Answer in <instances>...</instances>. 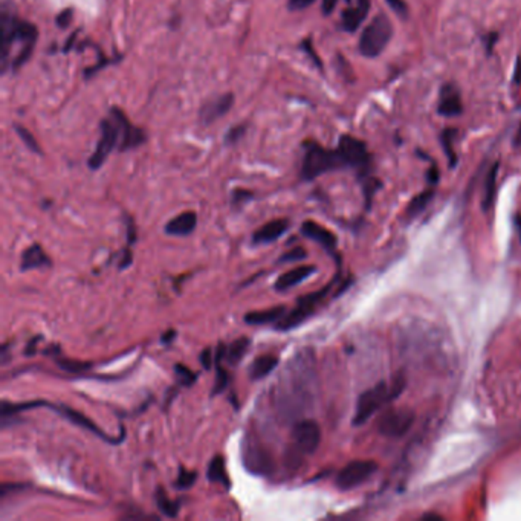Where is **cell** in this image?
I'll use <instances>...</instances> for the list:
<instances>
[{
  "instance_id": "cell-1",
  "label": "cell",
  "mask_w": 521,
  "mask_h": 521,
  "mask_svg": "<svg viewBox=\"0 0 521 521\" xmlns=\"http://www.w3.org/2000/svg\"><path fill=\"white\" fill-rule=\"evenodd\" d=\"M37 40V28L29 22L19 19L13 0H2L0 8V51H2V72L10 69L11 51L15 45H22V55L17 61V69L25 63L34 50Z\"/></svg>"
},
{
  "instance_id": "cell-2",
  "label": "cell",
  "mask_w": 521,
  "mask_h": 521,
  "mask_svg": "<svg viewBox=\"0 0 521 521\" xmlns=\"http://www.w3.org/2000/svg\"><path fill=\"white\" fill-rule=\"evenodd\" d=\"M404 388H405V379L399 376L395 379L393 386H388L387 382H379L376 387L365 390V392L361 393L360 397H358L353 425L358 427L367 422L382 405L401 395Z\"/></svg>"
},
{
  "instance_id": "cell-3",
  "label": "cell",
  "mask_w": 521,
  "mask_h": 521,
  "mask_svg": "<svg viewBox=\"0 0 521 521\" xmlns=\"http://www.w3.org/2000/svg\"><path fill=\"white\" fill-rule=\"evenodd\" d=\"M341 167L344 166L337 150H328L314 141L304 144V156L301 164V177L304 181H314L318 176Z\"/></svg>"
},
{
  "instance_id": "cell-4",
  "label": "cell",
  "mask_w": 521,
  "mask_h": 521,
  "mask_svg": "<svg viewBox=\"0 0 521 521\" xmlns=\"http://www.w3.org/2000/svg\"><path fill=\"white\" fill-rule=\"evenodd\" d=\"M393 36V25L386 14H378L367 27L364 28L360 38L361 55L373 59L386 50Z\"/></svg>"
},
{
  "instance_id": "cell-5",
  "label": "cell",
  "mask_w": 521,
  "mask_h": 521,
  "mask_svg": "<svg viewBox=\"0 0 521 521\" xmlns=\"http://www.w3.org/2000/svg\"><path fill=\"white\" fill-rule=\"evenodd\" d=\"M330 289H332V284H328V286H324L320 291L298 298L297 307L292 309L289 314L284 315L283 318L277 323L275 329L286 332V330H292V329L298 328L301 323H304L309 316L315 312V307L318 306L325 297H328Z\"/></svg>"
},
{
  "instance_id": "cell-6",
  "label": "cell",
  "mask_w": 521,
  "mask_h": 521,
  "mask_svg": "<svg viewBox=\"0 0 521 521\" xmlns=\"http://www.w3.org/2000/svg\"><path fill=\"white\" fill-rule=\"evenodd\" d=\"M100 140L96 142V147L92 153V156L89 158V168L98 170L103 167L105 159L109 158V154L113 152V149L119 145V126L117 119L112 115L109 118L103 119L100 126Z\"/></svg>"
},
{
  "instance_id": "cell-7",
  "label": "cell",
  "mask_w": 521,
  "mask_h": 521,
  "mask_svg": "<svg viewBox=\"0 0 521 521\" xmlns=\"http://www.w3.org/2000/svg\"><path fill=\"white\" fill-rule=\"evenodd\" d=\"M337 153L341 158V161H343L344 167H353V168L364 170L370 162L367 145L350 135H343L339 138Z\"/></svg>"
},
{
  "instance_id": "cell-8",
  "label": "cell",
  "mask_w": 521,
  "mask_h": 521,
  "mask_svg": "<svg viewBox=\"0 0 521 521\" xmlns=\"http://www.w3.org/2000/svg\"><path fill=\"white\" fill-rule=\"evenodd\" d=\"M376 463L373 460H353L338 472L335 483L339 490L347 491L360 486L370 478L376 471Z\"/></svg>"
},
{
  "instance_id": "cell-9",
  "label": "cell",
  "mask_w": 521,
  "mask_h": 521,
  "mask_svg": "<svg viewBox=\"0 0 521 521\" xmlns=\"http://www.w3.org/2000/svg\"><path fill=\"white\" fill-rule=\"evenodd\" d=\"M292 441L303 455L314 454L321 442V428L312 419L298 420L292 428Z\"/></svg>"
},
{
  "instance_id": "cell-10",
  "label": "cell",
  "mask_w": 521,
  "mask_h": 521,
  "mask_svg": "<svg viewBox=\"0 0 521 521\" xmlns=\"http://www.w3.org/2000/svg\"><path fill=\"white\" fill-rule=\"evenodd\" d=\"M414 422V414L411 410L399 409L386 413L379 419L378 430L382 436L387 437H402L411 428Z\"/></svg>"
},
{
  "instance_id": "cell-11",
  "label": "cell",
  "mask_w": 521,
  "mask_h": 521,
  "mask_svg": "<svg viewBox=\"0 0 521 521\" xmlns=\"http://www.w3.org/2000/svg\"><path fill=\"white\" fill-rule=\"evenodd\" d=\"M110 115L117 119V123L119 126V145L118 149L121 152H126L129 149H135L138 145H141L145 142V133L141 129L135 127L133 124H130V121L124 115L123 110L119 109H112Z\"/></svg>"
},
{
  "instance_id": "cell-12",
  "label": "cell",
  "mask_w": 521,
  "mask_h": 521,
  "mask_svg": "<svg viewBox=\"0 0 521 521\" xmlns=\"http://www.w3.org/2000/svg\"><path fill=\"white\" fill-rule=\"evenodd\" d=\"M46 406H50V409H52V410H55L59 414H61L63 418H66L69 422L74 423V425L89 431V433L95 434L96 437L103 439V441H105V442H109V443L119 442V441H115V439H112V437H109L108 434H105L104 431L98 425H96V423L94 420H91L87 416H85L83 413H80V411H77L74 409H71V406H66V405H52L50 402H47Z\"/></svg>"
},
{
  "instance_id": "cell-13",
  "label": "cell",
  "mask_w": 521,
  "mask_h": 521,
  "mask_svg": "<svg viewBox=\"0 0 521 521\" xmlns=\"http://www.w3.org/2000/svg\"><path fill=\"white\" fill-rule=\"evenodd\" d=\"M243 465L249 469L252 474H267L272 471L271 457L257 443H247L245 455H243Z\"/></svg>"
},
{
  "instance_id": "cell-14",
  "label": "cell",
  "mask_w": 521,
  "mask_h": 521,
  "mask_svg": "<svg viewBox=\"0 0 521 521\" xmlns=\"http://www.w3.org/2000/svg\"><path fill=\"white\" fill-rule=\"evenodd\" d=\"M233 105H234L233 94H225V95L217 96V98L214 100L207 101L200 109V121L207 126L214 123L216 119L225 117Z\"/></svg>"
},
{
  "instance_id": "cell-15",
  "label": "cell",
  "mask_w": 521,
  "mask_h": 521,
  "mask_svg": "<svg viewBox=\"0 0 521 521\" xmlns=\"http://www.w3.org/2000/svg\"><path fill=\"white\" fill-rule=\"evenodd\" d=\"M463 110L459 89L453 85H445L441 91V100L437 104V112L442 117L453 118L460 115Z\"/></svg>"
},
{
  "instance_id": "cell-16",
  "label": "cell",
  "mask_w": 521,
  "mask_h": 521,
  "mask_svg": "<svg viewBox=\"0 0 521 521\" xmlns=\"http://www.w3.org/2000/svg\"><path fill=\"white\" fill-rule=\"evenodd\" d=\"M301 234L306 235V237H309L316 243H320L323 248H325L330 252H333L337 248L335 234L329 231L328 228H324L323 225L316 223L314 221L303 222V225H301Z\"/></svg>"
},
{
  "instance_id": "cell-17",
  "label": "cell",
  "mask_w": 521,
  "mask_h": 521,
  "mask_svg": "<svg viewBox=\"0 0 521 521\" xmlns=\"http://www.w3.org/2000/svg\"><path fill=\"white\" fill-rule=\"evenodd\" d=\"M198 226V214L193 211H185V213L177 214L172 221L166 225V234L175 235V237H186L194 233Z\"/></svg>"
},
{
  "instance_id": "cell-18",
  "label": "cell",
  "mask_w": 521,
  "mask_h": 521,
  "mask_svg": "<svg viewBox=\"0 0 521 521\" xmlns=\"http://www.w3.org/2000/svg\"><path fill=\"white\" fill-rule=\"evenodd\" d=\"M370 11V0H358L355 6H350L344 10L341 15V23L343 29L347 32H355L362 25V22L367 19V14Z\"/></svg>"
},
{
  "instance_id": "cell-19",
  "label": "cell",
  "mask_w": 521,
  "mask_h": 521,
  "mask_svg": "<svg viewBox=\"0 0 521 521\" xmlns=\"http://www.w3.org/2000/svg\"><path fill=\"white\" fill-rule=\"evenodd\" d=\"M289 228V221L288 219H275V221H271L265 223L258 231L254 233L252 235V242L256 245H266V243H272L279 237L288 231Z\"/></svg>"
},
{
  "instance_id": "cell-20",
  "label": "cell",
  "mask_w": 521,
  "mask_h": 521,
  "mask_svg": "<svg viewBox=\"0 0 521 521\" xmlns=\"http://www.w3.org/2000/svg\"><path fill=\"white\" fill-rule=\"evenodd\" d=\"M315 271H316V267L312 266V265L297 266V267H294V270L281 274L279 279H277L274 288H275V291H279V292L288 291L291 288L297 286V284L303 283L304 280H307L309 277H311Z\"/></svg>"
},
{
  "instance_id": "cell-21",
  "label": "cell",
  "mask_w": 521,
  "mask_h": 521,
  "mask_svg": "<svg viewBox=\"0 0 521 521\" xmlns=\"http://www.w3.org/2000/svg\"><path fill=\"white\" fill-rule=\"evenodd\" d=\"M47 266H51V258L46 256L43 248L37 245V243H34V245H31L29 248L23 251L22 262H20V270L23 272L31 271V270H42V267H47Z\"/></svg>"
},
{
  "instance_id": "cell-22",
  "label": "cell",
  "mask_w": 521,
  "mask_h": 521,
  "mask_svg": "<svg viewBox=\"0 0 521 521\" xmlns=\"http://www.w3.org/2000/svg\"><path fill=\"white\" fill-rule=\"evenodd\" d=\"M286 315V306H274L263 311H252L245 315V323L249 325H263L271 323H279Z\"/></svg>"
},
{
  "instance_id": "cell-23",
  "label": "cell",
  "mask_w": 521,
  "mask_h": 521,
  "mask_svg": "<svg viewBox=\"0 0 521 521\" xmlns=\"http://www.w3.org/2000/svg\"><path fill=\"white\" fill-rule=\"evenodd\" d=\"M279 356L275 355H262L256 358L254 361H252V364L249 365V376L251 379L254 381H258V379H263L266 378L267 374H271L275 369L277 365H279Z\"/></svg>"
},
{
  "instance_id": "cell-24",
  "label": "cell",
  "mask_w": 521,
  "mask_h": 521,
  "mask_svg": "<svg viewBox=\"0 0 521 521\" xmlns=\"http://www.w3.org/2000/svg\"><path fill=\"white\" fill-rule=\"evenodd\" d=\"M207 477H208V480H210L211 483L222 485V486L226 487V490H230V487H231V480H230V477H228L226 463H225L223 455H214L213 460L210 462L208 471H207Z\"/></svg>"
},
{
  "instance_id": "cell-25",
  "label": "cell",
  "mask_w": 521,
  "mask_h": 521,
  "mask_svg": "<svg viewBox=\"0 0 521 521\" xmlns=\"http://www.w3.org/2000/svg\"><path fill=\"white\" fill-rule=\"evenodd\" d=\"M499 162L490 168V172L486 175L485 184H483V200H482V208L483 211H490L495 202V190H497V176H499Z\"/></svg>"
},
{
  "instance_id": "cell-26",
  "label": "cell",
  "mask_w": 521,
  "mask_h": 521,
  "mask_svg": "<svg viewBox=\"0 0 521 521\" xmlns=\"http://www.w3.org/2000/svg\"><path fill=\"white\" fill-rule=\"evenodd\" d=\"M249 344H251V341L247 337H242L239 339H235L233 344L226 347L225 362L228 365H233V367H235V365H237L242 361V358L245 356Z\"/></svg>"
},
{
  "instance_id": "cell-27",
  "label": "cell",
  "mask_w": 521,
  "mask_h": 521,
  "mask_svg": "<svg viewBox=\"0 0 521 521\" xmlns=\"http://www.w3.org/2000/svg\"><path fill=\"white\" fill-rule=\"evenodd\" d=\"M156 504L162 514L167 517H173V518L177 517L179 509H181V504H179V501L170 500L162 487H158V491H156Z\"/></svg>"
},
{
  "instance_id": "cell-28",
  "label": "cell",
  "mask_w": 521,
  "mask_h": 521,
  "mask_svg": "<svg viewBox=\"0 0 521 521\" xmlns=\"http://www.w3.org/2000/svg\"><path fill=\"white\" fill-rule=\"evenodd\" d=\"M433 196H434V193L431 190L419 193L418 196L413 198V200L410 202L409 208H406V214H409L410 217L420 214L422 211L428 207V203L431 202V199H433Z\"/></svg>"
},
{
  "instance_id": "cell-29",
  "label": "cell",
  "mask_w": 521,
  "mask_h": 521,
  "mask_svg": "<svg viewBox=\"0 0 521 521\" xmlns=\"http://www.w3.org/2000/svg\"><path fill=\"white\" fill-rule=\"evenodd\" d=\"M55 364L59 365L60 369H63L64 372L68 373H83L86 370H89L92 367L91 362H85V361H75V360H69V358H64V356H57L55 358Z\"/></svg>"
},
{
  "instance_id": "cell-30",
  "label": "cell",
  "mask_w": 521,
  "mask_h": 521,
  "mask_svg": "<svg viewBox=\"0 0 521 521\" xmlns=\"http://www.w3.org/2000/svg\"><path fill=\"white\" fill-rule=\"evenodd\" d=\"M455 135H457V130H455V129H445L442 132V136H441L445 154H446L448 161H450L451 167H455V164H457V156H455L454 149H453V142H454Z\"/></svg>"
},
{
  "instance_id": "cell-31",
  "label": "cell",
  "mask_w": 521,
  "mask_h": 521,
  "mask_svg": "<svg viewBox=\"0 0 521 521\" xmlns=\"http://www.w3.org/2000/svg\"><path fill=\"white\" fill-rule=\"evenodd\" d=\"M175 372H176V378L179 381V384L184 387H190L198 379V374L189 367H185L184 364H176L175 365Z\"/></svg>"
},
{
  "instance_id": "cell-32",
  "label": "cell",
  "mask_w": 521,
  "mask_h": 521,
  "mask_svg": "<svg viewBox=\"0 0 521 521\" xmlns=\"http://www.w3.org/2000/svg\"><path fill=\"white\" fill-rule=\"evenodd\" d=\"M14 129H15V132H17V135H19L20 140H22L23 142H25V145H27V147H28L31 152H34V153H42V147H40V144L37 142L36 138L32 136V133L29 132L28 129L22 127V126H15Z\"/></svg>"
},
{
  "instance_id": "cell-33",
  "label": "cell",
  "mask_w": 521,
  "mask_h": 521,
  "mask_svg": "<svg viewBox=\"0 0 521 521\" xmlns=\"http://www.w3.org/2000/svg\"><path fill=\"white\" fill-rule=\"evenodd\" d=\"M198 478V472L196 471H186L185 468H181L179 471V476L176 478V487L177 490H189L194 485Z\"/></svg>"
},
{
  "instance_id": "cell-34",
  "label": "cell",
  "mask_w": 521,
  "mask_h": 521,
  "mask_svg": "<svg viewBox=\"0 0 521 521\" xmlns=\"http://www.w3.org/2000/svg\"><path fill=\"white\" fill-rule=\"evenodd\" d=\"M245 133H247V126L245 124L231 127L225 135V144H228V145L237 144L242 140V138L245 136Z\"/></svg>"
},
{
  "instance_id": "cell-35",
  "label": "cell",
  "mask_w": 521,
  "mask_h": 521,
  "mask_svg": "<svg viewBox=\"0 0 521 521\" xmlns=\"http://www.w3.org/2000/svg\"><path fill=\"white\" fill-rule=\"evenodd\" d=\"M306 257H307L306 249H304V248H301V247H297V248H294V249L288 251L286 254H284V256H281V257L279 258V263L300 262V260H303V258H306Z\"/></svg>"
},
{
  "instance_id": "cell-36",
  "label": "cell",
  "mask_w": 521,
  "mask_h": 521,
  "mask_svg": "<svg viewBox=\"0 0 521 521\" xmlns=\"http://www.w3.org/2000/svg\"><path fill=\"white\" fill-rule=\"evenodd\" d=\"M386 2L399 15V17H402V19L409 17V5H406L404 0H386Z\"/></svg>"
},
{
  "instance_id": "cell-37",
  "label": "cell",
  "mask_w": 521,
  "mask_h": 521,
  "mask_svg": "<svg viewBox=\"0 0 521 521\" xmlns=\"http://www.w3.org/2000/svg\"><path fill=\"white\" fill-rule=\"evenodd\" d=\"M72 19H74V11H72L71 8H68V10H64L59 15H57L55 23L59 28H68L71 25Z\"/></svg>"
},
{
  "instance_id": "cell-38",
  "label": "cell",
  "mask_w": 521,
  "mask_h": 521,
  "mask_svg": "<svg viewBox=\"0 0 521 521\" xmlns=\"http://www.w3.org/2000/svg\"><path fill=\"white\" fill-rule=\"evenodd\" d=\"M301 47H303V50H304V52H306V54H307L309 57H311V60L314 61V64H315V66H316V68H318V69H323V64H321L320 57L315 54V51H314V46H312V42H311V40H309V38H306V40H304V42H303V43H301Z\"/></svg>"
},
{
  "instance_id": "cell-39",
  "label": "cell",
  "mask_w": 521,
  "mask_h": 521,
  "mask_svg": "<svg viewBox=\"0 0 521 521\" xmlns=\"http://www.w3.org/2000/svg\"><path fill=\"white\" fill-rule=\"evenodd\" d=\"M316 0H289L288 8L291 11H303L306 8L312 6Z\"/></svg>"
},
{
  "instance_id": "cell-40",
  "label": "cell",
  "mask_w": 521,
  "mask_h": 521,
  "mask_svg": "<svg viewBox=\"0 0 521 521\" xmlns=\"http://www.w3.org/2000/svg\"><path fill=\"white\" fill-rule=\"evenodd\" d=\"M252 198H254V194H252L251 191L237 189V190H234V193H233V203H235V205H239V203L247 202V200H249Z\"/></svg>"
},
{
  "instance_id": "cell-41",
  "label": "cell",
  "mask_w": 521,
  "mask_h": 521,
  "mask_svg": "<svg viewBox=\"0 0 521 521\" xmlns=\"http://www.w3.org/2000/svg\"><path fill=\"white\" fill-rule=\"evenodd\" d=\"M200 361H202V365L205 369H210L211 365H213L214 360H213V352H211V348H205L200 355Z\"/></svg>"
},
{
  "instance_id": "cell-42",
  "label": "cell",
  "mask_w": 521,
  "mask_h": 521,
  "mask_svg": "<svg viewBox=\"0 0 521 521\" xmlns=\"http://www.w3.org/2000/svg\"><path fill=\"white\" fill-rule=\"evenodd\" d=\"M338 0H323L321 3V11L324 15H330L333 11H335Z\"/></svg>"
},
{
  "instance_id": "cell-43",
  "label": "cell",
  "mask_w": 521,
  "mask_h": 521,
  "mask_svg": "<svg viewBox=\"0 0 521 521\" xmlns=\"http://www.w3.org/2000/svg\"><path fill=\"white\" fill-rule=\"evenodd\" d=\"M497 37H499V36H497L495 32H491L490 36H486V37H485V42H486V51H487V54H491V52H492L494 45H495V42H497Z\"/></svg>"
},
{
  "instance_id": "cell-44",
  "label": "cell",
  "mask_w": 521,
  "mask_h": 521,
  "mask_svg": "<svg viewBox=\"0 0 521 521\" xmlns=\"http://www.w3.org/2000/svg\"><path fill=\"white\" fill-rule=\"evenodd\" d=\"M514 83H515V85H520V83H521V60H517V64H515Z\"/></svg>"
},
{
  "instance_id": "cell-45",
  "label": "cell",
  "mask_w": 521,
  "mask_h": 521,
  "mask_svg": "<svg viewBox=\"0 0 521 521\" xmlns=\"http://www.w3.org/2000/svg\"><path fill=\"white\" fill-rule=\"evenodd\" d=\"M430 181L431 182H433V184H436L437 182V177H439V173H437V168L436 167H431V170H430Z\"/></svg>"
},
{
  "instance_id": "cell-46",
  "label": "cell",
  "mask_w": 521,
  "mask_h": 521,
  "mask_svg": "<svg viewBox=\"0 0 521 521\" xmlns=\"http://www.w3.org/2000/svg\"><path fill=\"white\" fill-rule=\"evenodd\" d=\"M173 337H175V330H168L166 335H162V343H170V341H173Z\"/></svg>"
},
{
  "instance_id": "cell-47",
  "label": "cell",
  "mask_w": 521,
  "mask_h": 521,
  "mask_svg": "<svg viewBox=\"0 0 521 521\" xmlns=\"http://www.w3.org/2000/svg\"><path fill=\"white\" fill-rule=\"evenodd\" d=\"M514 145H515V147H518V145H521V124H520V127H518V130H517V133H515V138H514Z\"/></svg>"
},
{
  "instance_id": "cell-48",
  "label": "cell",
  "mask_w": 521,
  "mask_h": 521,
  "mask_svg": "<svg viewBox=\"0 0 521 521\" xmlns=\"http://www.w3.org/2000/svg\"><path fill=\"white\" fill-rule=\"evenodd\" d=\"M442 520V517H439V515H436V514H425V515H422V520Z\"/></svg>"
},
{
  "instance_id": "cell-49",
  "label": "cell",
  "mask_w": 521,
  "mask_h": 521,
  "mask_svg": "<svg viewBox=\"0 0 521 521\" xmlns=\"http://www.w3.org/2000/svg\"><path fill=\"white\" fill-rule=\"evenodd\" d=\"M517 226H518V233H520V239H521V216L517 217Z\"/></svg>"
},
{
  "instance_id": "cell-50",
  "label": "cell",
  "mask_w": 521,
  "mask_h": 521,
  "mask_svg": "<svg viewBox=\"0 0 521 521\" xmlns=\"http://www.w3.org/2000/svg\"><path fill=\"white\" fill-rule=\"evenodd\" d=\"M346 2H347V3H352V0H346Z\"/></svg>"
}]
</instances>
